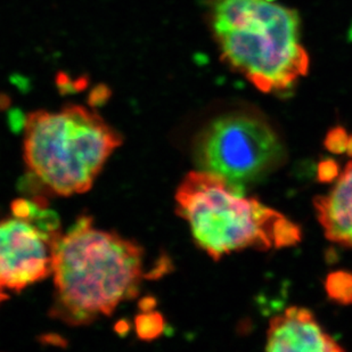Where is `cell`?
Masks as SVG:
<instances>
[{"label": "cell", "mask_w": 352, "mask_h": 352, "mask_svg": "<svg viewBox=\"0 0 352 352\" xmlns=\"http://www.w3.org/2000/svg\"><path fill=\"white\" fill-rule=\"evenodd\" d=\"M143 256L137 243L94 228L89 217H81L55 244L54 314L72 325L110 316L138 293Z\"/></svg>", "instance_id": "obj_1"}, {"label": "cell", "mask_w": 352, "mask_h": 352, "mask_svg": "<svg viewBox=\"0 0 352 352\" xmlns=\"http://www.w3.org/2000/svg\"><path fill=\"white\" fill-rule=\"evenodd\" d=\"M221 60L263 93L289 89L309 70L296 10L266 0H210Z\"/></svg>", "instance_id": "obj_2"}, {"label": "cell", "mask_w": 352, "mask_h": 352, "mask_svg": "<svg viewBox=\"0 0 352 352\" xmlns=\"http://www.w3.org/2000/svg\"><path fill=\"white\" fill-rule=\"evenodd\" d=\"M177 213L213 260L241 250L282 249L301 239L296 223L216 173H188L176 193Z\"/></svg>", "instance_id": "obj_3"}, {"label": "cell", "mask_w": 352, "mask_h": 352, "mask_svg": "<svg viewBox=\"0 0 352 352\" xmlns=\"http://www.w3.org/2000/svg\"><path fill=\"white\" fill-rule=\"evenodd\" d=\"M24 128L28 168L60 196L89 190L111 154L122 144L119 133L98 114L78 105L60 112H32Z\"/></svg>", "instance_id": "obj_4"}, {"label": "cell", "mask_w": 352, "mask_h": 352, "mask_svg": "<svg viewBox=\"0 0 352 352\" xmlns=\"http://www.w3.org/2000/svg\"><path fill=\"white\" fill-rule=\"evenodd\" d=\"M284 157V144L273 126L254 114L218 118L199 133L195 144L201 170L242 187L267 176Z\"/></svg>", "instance_id": "obj_5"}, {"label": "cell", "mask_w": 352, "mask_h": 352, "mask_svg": "<svg viewBox=\"0 0 352 352\" xmlns=\"http://www.w3.org/2000/svg\"><path fill=\"white\" fill-rule=\"evenodd\" d=\"M60 234H50L32 220L0 221V285L15 292L53 273L54 251Z\"/></svg>", "instance_id": "obj_6"}, {"label": "cell", "mask_w": 352, "mask_h": 352, "mask_svg": "<svg viewBox=\"0 0 352 352\" xmlns=\"http://www.w3.org/2000/svg\"><path fill=\"white\" fill-rule=\"evenodd\" d=\"M267 351L340 352L342 346L322 329L306 308L291 307L272 319L267 332Z\"/></svg>", "instance_id": "obj_7"}, {"label": "cell", "mask_w": 352, "mask_h": 352, "mask_svg": "<svg viewBox=\"0 0 352 352\" xmlns=\"http://www.w3.org/2000/svg\"><path fill=\"white\" fill-rule=\"evenodd\" d=\"M315 209L326 237L352 248V161L329 193L315 199Z\"/></svg>", "instance_id": "obj_8"}, {"label": "cell", "mask_w": 352, "mask_h": 352, "mask_svg": "<svg viewBox=\"0 0 352 352\" xmlns=\"http://www.w3.org/2000/svg\"><path fill=\"white\" fill-rule=\"evenodd\" d=\"M329 296L343 305L352 303V275L344 272L331 274L326 280Z\"/></svg>", "instance_id": "obj_9"}, {"label": "cell", "mask_w": 352, "mask_h": 352, "mask_svg": "<svg viewBox=\"0 0 352 352\" xmlns=\"http://www.w3.org/2000/svg\"><path fill=\"white\" fill-rule=\"evenodd\" d=\"M55 82L60 93L62 95H67V94L77 93L80 90L86 89L89 85V78L88 76H82L78 79L72 80L67 72L60 71L56 74Z\"/></svg>", "instance_id": "obj_10"}, {"label": "cell", "mask_w": 352, "mask_h": 352, "mask_svg": "<svg viewBox=\"0 0 352 352\" xmlns=\"http://www.w3.org/2000/svg\"><path fill=\"white\" fill-rule=\"evenodd\" d=\"M137 329L140 338L152 339L162 329V319L160 316L145 315L137 320Z\"/></svg>", "instance_id": "obj_11"}, {"label": "cell", "mask_w": 352, "mask_h": 352, "mask_svg": "<svg viewBox=\"0 0 352 352\" xmlns=\"http://www.w3.org/2000/svg\"><path fill=\"white\" fill-rule=\"evenodd\" d=\"M349 137L342 128L331 130L326 138V147L334 153H343L348 147Z\"/></svg>", "instance_id": "obj_12"}, {"label": "cell", "mask_w": 352, "mask_h": 352, "mask_svg": "<svg viewBox=\"0 0 352 352\" xmlns=\"http://www.w3.org/2000/svg\"><path fill=\"white\" fill-rule=\"evenodd\" d=\"M111 95H112V91H111L110 87L100 83V85L94 87L93 90L90 91L88 103L90 107H102L107 103V100H110Z\"/></svg>", "instance_id": "obj_13"}, {"label": "cell", "mask_w": 352, "mask_h": 352, "mask_svg": "<svg viewBox=\"0 0 352 352\" xmlns=\"http://www.w3.org/2000/svg\"><path fill=\"white\" fill-rule=\"evenodd\" d=\"M319 179L322 182H329L338 177V166L333 161H325L320 163L318 170Z\"/></svg>", "instance_id": "obj_14"}, {"label": "cell", "mask_w": 352, "mask_h": 352, "mask_svg": "<svg viewBox=\"0 0 352 352\" xmlns=\"http://www.w3.org/2000/svg\"><path fill=\"white\" fill-rule=\"evenodd\" d=\"M3 289H3V286L0 285V305H1L3 301H6V300L8 299V296H7Z\"/></svg>", "instance_id": "obj_15"}, {"label": "cell", "mask_w": 352, "mask_h": 352, "mask_svg": "<svg viewBox=\"0 0 352 352\" xmlns=\"http://www.w3.org/2000/svg\"><path fill=\"white\" fill-rule=\"evenodd\" d=\"M7 104H8V97L6 95L0 94V107H5Z\"/></svg>", "instance_id": "obj_16"}, {"label": "cell", "mask_w": 352, "mask_h": 352, "mask_svg": "<svg viewBox=\"0 0 352 352\" xmlns=\"http://www.w3.org/2000/svg\"><path fill=\"white\" fill-rule=\"evenodd\" d=\"M346 151L349 152V154L352 155V136L349 137V140H348V147H346Z\"/></svg>", "instance_id": "obj_17"}, {"label": "cell", "mask_w": 352, "mask_h": 352, "mask_svg": "<svg viewBox=\"0 0 352 352\" xmlns=\"http://www.w3.org/2000/svg\"><path fill=\"white\" fill-rule=\"evenodd\" d=\"M266 1H270V3H274V1H275V0H266Z\"/></svg>", "instance_id": "obj_18"}]
</instances>
